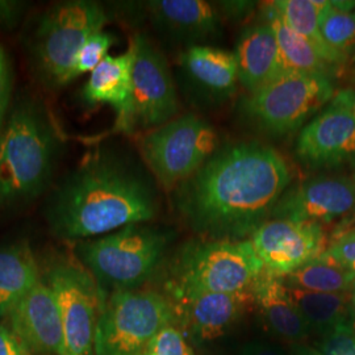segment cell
Masks as SVG:
<instances>
[{
    "instance_id": "cell-1",
    "label": "cell",
    "mask_w": 355,
    "mask_h": 355,
    "mask_svg": "<svg viewBox=\"0 0 355 355\" xmlns=\"http://www.w3.org/2000/svg\"><path fill=\"white\" fill-rule=\"evenodd\" d=\"M292 175L286 159L259 142L228 145L174 189V205L195 232L242 241L271 218Z\"/></svg>"
},
{
    "instance_id": "cell-2",
    "label": "cell",
    "mask_w": 355,
    "mask_h": 355,
    "mask_svg": "<svg viewBox=\"0 0 355 355\" xmlns=\"http://www.w3.org/2000/svg\"><path fill=\"white\" fill-rule=\"evenodd\" d=\"M159 207L152 178L124 153L96 148L51 191L45 218L61 240L101 237L146 224Z\"/></svg>"
},
{
    "instance_id": "cell-3",
    "label": "cell",
    "mask_w": 355,
    "mask_h": 355,
    "mask_svg": "<svg viewBox=\"0 0 355 355\" xmlns=\"http://www.w3.org/2000/svg\"><path fill=\"white\" fill-rule=\"evenodd\" d=\"M61 140L45 107L19 98L0 128V211L36 200L49 187Z\"/></svg>"
},
{
    "instance_id": "cell-4",
    "label": "cell",
    "mask_w": 355,
    "mask_h": 355,
    "mask_svg": "<svg viewBox=\"0 0 355 355\" xmlns=\"http://www.w3.org/2000/svg\"><path fill=\"white\" fill-rule=\"evenodd\" d=\"M170 240L168 233L133 224L76 245L78 261L89 270L104 295L133 291L152 278Z\"/></svg>"
},
{
    "instance_id": "cell-5",
    "label": "cell",
    "mask_w": 355,
    "mask_h": 355,
    "mask_svg": "<svg viewBox=\"0 0 355 355\" xmlns=\"http://www.w3.org/2000/svg\"><path fill=\"white\" fill-rule=\"evenodd\" d=\"M105 23L107 15L95 1L71 0L48 8L40 16L28 45L40 80L51 89L74 80L78 51Z\"/></svg>"
},
{
    "instance_id": "cell-6",
    "label": "cell",
    "mask_w": 355,
    "mask_h": 355,
    "mask_svg": "<svg viewBox=\"0 0 355 355\" xmlns=\"http://www.w3.org/2000/svg\"><path fill=\"white\" fill-rule=\"evenodd\" d=\"M265 266L250 240L190 242L178 253L170 296L183 293H234L252 290Z\"/></svg>"
},
{
    "instance_id": "cell-7",
    "label": "cell",
    "mask_w": 355,
    "mask_h": 355,
    "mask_svg": "<svg viewBox=\"0 0 355 355\" xmlns=\"http://www.w3.org/2000/svg\"><path fill=\"white\" fill-rule=\"evenodd\" d=\"M177 320L171 300L159 292H114L96 325L94 355H140L159 330Z\"/></svg>"
},
{
    "instance_id": "cell-8",
    "label": "cell",
    "mask_w": 355,
    "mask_h": 355,
    "mask_svg": "<svg viewBox=\"0 0 355 355\" xmlns=\"http://www.w3.org/2000/svg\"><path fill=\"white\" fill-rule=\"evenodd\" d=\"M334 83L328 74L288 71L241 103L242 114L272 136L299 129L312 114L333 101Z\"/></svg>"
},
{
    "instance_id": "cell-9",
    "label": "cell",
    "mask_w": 355,
    "mask_h": 355,
    "mask_svg": "<svg viewBox=\"0 0 355 355\" xmlns=\"http://www.w3.org/2000/svg\"><path fill=\"white\" fill-rule=\"evenodd\" d=\"M217 146L215 129L193 114L150 129L139 141L144 162L167 191L193 175L215 154Z\"/></svg>"
},
{
    "instance_id": "cell-10",
    "label": "cell",
    "mask_w": 355,
    "mask_h": 355,
    "mask_svg": "<svg viewBox=\"0 0 355 355\" xmlns=\"http://www.w3.org/2000/svg\"><path fill=\"white\" fill-rule=\"evenodd\" d=\"M41 278L58 306L64 336V355H94L96 325L105 304L98 282L78 258H55Z\"/></svg>"
},
{
    "instance_id": "cell-11",
    "label": "cell",
    "mask_w": 355,
    "mask_h": 355,
    "mask_svg": "<svg viewBox=\"0 0 355 355\" xmlns=\"http://www.w3.org/2000/svg\"><path fill=\"white\" fill-rule=\"evenodd\" d=\"M133 64V124L154 129L171 121L178 114L175 85L166 57L148 36L132 38Z\"/></svg>"
},
{
    "instance_id": "cell-12",
    "label": "cell",
    "mask_w": 355,
    "mask_h": 355,
    "mask_svg": "<svg viewBox=\"0 0 355 355\" xmlns=\"http://www.w3.org/2000/svg\"><path fill=\"white\" fill-rule=\"evenodd\" d=\"M250 241L265 270L279 278L316 259L328 249L322 225L311 221L271 218L254 232Z\"/></svg>"
},
{
    "instance_id": "cell-13",
    "label": "cell",
    "mask_w": 355,
    "mask_h": 355,
    "mask_svg": "<svg viewBox=\"0 0 355 355\" xmlns=\"http://www.w3.org/2000/svg\"><path fill=\"white\" fill-rule=\"evenodd\" d=\"M355 211L352 178L321 175L286 190L271 218L330 224ZM270 218V220H271Z\"/></svg>"
},
{
    "instance_id": "cell-14",
    "label": "cell",
    "mask_w": 355,
    "mask_h": 355,
    "mask_svg": "<svg viewBox=\"0 0 355 355\" xmlns=\"http://www.w3.org/2000/svg\"><path fill=\"white\" fill-rule=\"evenodd\" d=\"M296 154L305 165L330 168L355 159V117L343 104L329 107L305 125L296 141Z\"/></svg>"
},
{
    "instance_id": "cell-15",
    "label": "cell",
    "mask_w": 355,
    "mask_h": 355,
    "mask_svg": "<svg viewBox=\"0 0 355 355\" xmlns=\"http://www.w3.org/2000/svg\"><path fill=\"white\" fill-rule=\"evenodd\" d=\"M8 329L33 355H64L62 320L51 288L42 280L7 316Z\"/></svg>"
},
{
    "instance_id": "cell-16",
    "label": "cell",
    "mask_w": 355,
    "mask_h": 355,
    "mask_svg": "<svg viewBox=\"0 0 355 355\" xmlns=\"http://www.w3.org/2000/svg\"><path fill=\"white\" fill-rule=\"evenodd\" d=\"M190 334L198 341H214L223 337L236 321L253 305L252 290L234 293L199 292L168 297Z\"/></svg>"
},
{
    "instance_id": "cell-17",
    "label": "cell",
    "mask_w": 355,
    "mask_h": 355,
    "mask_svg": "<svg viewBox=\"0 0 355 355\" xmlns=\"http://www.w3.org/2000/svg\"><path fill=\"white\" fill-rule=\"evenodd\" d=\"M133 64L135 48L120 55H107L89 74L83 98L89 104H108L116 111V130L130 133L133 124Z\"/></svg>"
},
{
    "instance_id": "cell-18",
    "label": "cell",
    "mask_w": 355,
    "mask_h": 355,
    "mask_svg": "<svg viewBox=\"0 0 355 355\" xmlns=\"http://www.w3.org/2000/svg\"><path fill=\"white\" fill-rule=\"evenodd\" d=\"M145 8L155 29L178 41H204L220 31L218 13L204 0H152Z\"/></svg>"
},
{
    "instance_id": "cell-19",
    "label": "cell",
    "mask_w": 355,
    "mask_h": 355,
    "mask_svg": "<svg viewBox=\"0 0 355 355\" xmlns=\"http://www.w3.org/2000/svg\"><path fill=\"white\" fill-rule=\"evenodd\" d=\"M234 54L239 64V82L248 95L283 74L278 41L267 23L246 28Z\"/></svg>"
},
{
    "instance_id": "cell-20",
    "label": "cell",
    "mask_w": 355,
    "mask_h": 355,
    "mask_svg": "<svg viewBox=\"0 0 355 355\" xmlns=\"http://www.w3.org/2000/svg\"><path fill=\"white\" fill-rule=\"evenodd\" d=\"M179 62L191 85L204 95L212 99H225L236 92L239 64L234 53L192 45L179 55Z\"/></svg>"
},
{
    "instance_id": "cell-21",
    "label": "cell",
    "mask_w": 355,
    "mask_h": 355,
    "mask_svg": "<svg viewBox=\"0 0 355 355\" xmlns=\"http://www.w3.org/2000/svg\"><path fill=\"white\" fill-rule=\"evenodd\" d=\"M252 291L254 303L270 329L287 341L297 343L304 340L309 330L292 304L282 278L263 270L254 283Z\"/></svg>"
},
{
    "instance_id": "cell-22",
    "label": "cell",
    "mask_w": 355,
    "mask_h": 355,
    "mask_svg": "<svg viewBox=\"0 0 355 355\" xmlns=\"http://www.w3.org/2000/svg\"><path fill=\"white\" fill-rule=\"evenodd\" d=\"M40 280L41 270L28 242L0 248V318H7Z\"/></svg>"
},
{
    "instance_id": "cell-23",
    "label": "cell",
    "mask_w": 355,
    "mask_h": 355,
    "mask_svg": "<svg viewBox=\"0 0 355 355\" xmlns=\"http://www.w3.org/2000/svg\"><path fill=\"white\" fill-rule=\"evenodd\" d=\"M265 16L267 24L271 26L278 41L283 74L288 71H300L330 76L331 66L321 58L309 41L297 35L284 23L272 3L266 4Z\"/></svg>"
},
{
    "instance_id": "cell-24",
    "label": "cell",
    "mask_w": 355,
    "mask_h": 355,
    "mask_svg": "<svg viewBox=\"0 0 355 355\" xmlns=\"http://www.w3.org/2000/svg\"><path fill=\"white\" fill-rule=\"evenodd\" d=\"M288 296L308 330H316L321 334L333 329L338 324L349 321L352 292L325 293L311 292L287 287Z\"/></svg>"
},
{
    "instance_id": "cell-25",
    "label": "cell",
    "mask_w": 355,
    "mask_h": 355,
    "mask_svg": "<svg viewBox=\"0 0 355 355\" xmlns=\"http://www.w3.org/2000/svg\"><path fill=\"white\" fill-rule=\"evenodd\" d=\"M327 0H277L272 1L284 23L304 37L330 66L346 62L347 57L331 49L320 31V15Z\"/></svg>"
},
{
    "instance_id": "cell-26",
    "label": "cell",
    "mask_w": 355,
    "mask_h": 355,
    "mask_svg": "<svg viewBox=\"0 0 355 355\" xmlns=\"http://www.w3.org/2000/svg\"><path fill=\"white\" fill-rule=\"evenodd\" d=\"M286 287L303 291L343 293L352 292L355 275L331 262L324 254L282 278Z\"/></svg>"
},
{
    "instance_id": "cell-27",
    "label": "cell",
    "mask_w": 355,
    "mask_h": 355,
    "mask_svg": "<svg viewBox=\"0 0 355 355\" xmlns=\"http://www.w3.org/2000/svg\"><path fill=\"white\" fill-rule=\"evenodd\" d=\"M320 31L331 49L347 58L355 51V11L343 12L325 1L320 15Z\"/></svg>"
},
{
    "instance_id": "cell-28",
    "label": "cell",
    "mask_w": 355,
    "mask_h": 355,
    "mask_svg": "<svg viewBox=\"0 0 355 355\" xmlns=\"http://www.w3.org/2000/svg\"><path fill=\"white\" fill-rule=\"evenodd\" d=\"M114 36L104 31L91 35L76 54L73 67L74 79L86 73L91 74L108 55V51L114 45Z\"/></svg>"
},
{
    "instance_id": "cell-29",
    "label": "cell",
    "mask_w": 355,
    "mask_h": 355,
    "mask_svg": "<svg viewBox=\"0 0 355 355\" xmlns=\"http://www.w3.org/2000/svg\"><path fill=\"white\" fill-rule=\"evenodd\" d=\"M140 355H195L186 336L175 324L159 330Z\"/></svg>"
},
{
    "instance_id": "cell-30",
    "label": "cell",
    "mask_w": 355,
    "mask_h": 355,
    "mask_svg": "<svg viewBox=\"0 0 355 355\" xmlns=\"http://www.w3.org/2000/svg\"><path fill=\"white\" fill-rule=\"evenodd\" d=\"M316 352L320 355H355V331L350 322H341L322 334Z\"/></svg>"
},
{
    "instance_id": "cell-31",
    "label": "cell",
    "mask_w": 355,
    "mask_h": 355,
    "mask_svg": "<svg viewBox=\"0 0 355 355\" xmlns=\"http://www.w3.org/2000/svg\"><path fill=\"white\" fill-rule=\"evenodd\" d=\"M322 254L336 265L355 275V229L337 237Z\"/></svg>"
},
{
    "instance_id": "cell-32",
    "label": "cell",
    "mask_w": 355,
    "mask_h": 355,
    "mask_svg": "<svg viewBox=\"0 0 355 355\" xmlns=\"http://www.w3.org/2000/svg\"><path fill=\"white\" fill-rule=\"evenodd\" d=\"M12 82L11 64L7 53L0 45V128L3 127L12 105Z\"/></svg>"
},
{
    "instance_id": "cell-33",
    "label": "cell",
    "mask_w": 355,
    "mask_h": 355,
    "mask_svg": "<svg viewBox=\"0 0 355 355\" xmlns=\"http://www.w3.org/2000/svg\"><path fill=\"white\" fill-rule=\"evenodd\" d=\"M26 3L17 0H0V31H11L24 16Z\"/></svg>"
},
{
    "instance_id": "cell-34",
    "label": "cell",
    "mask_w": 355,
    "mask_h": 355,
    "mask_svg": "<svg viewBox=\"0 0 355 355\" xmlns=\"http://www.w3.org/2000/svg\"><path fill=\"white\" fill-rule=\"evenodd\" d=\"M0 355H33L11 330L0 325Z\"/></svg>"
},
{
    "instance_id": "cell-35",
    "label": "cell",
    "mask_w": 355,
    "mask_h": 355,
    "mask_svg": "<svg viewBox=\"0 0 355 355\" xmlns=\"http://www.w3.org/2000/svg\"><path fill=\"white\" fill-rule=\"evenodd\" d=\"M242 355H284L279 347L266 343H249L242 349Z\"/></svg>"
},
{
    "instance_id": "cell-36",
    "label": "cell",
    "mask_w": 355,
    "mask_h": 355,
    "mask_svg": "<svg viewBox=\"0 0 355 355\" xmlns=\"http://www.w3.org/2000/svg\"><path fill=\"white\" fill-rule=\"evenodd\" d=\"M223 8L228 16L242 17L254 7L253 1H224L221 3Z\"/></svg>"
},
{
    "instance_id": "cell-37",
    "label": "cell",
    "mask_w": 355,
    "mask_h": 355,
    "mask_svg": "<svg viewBox=\"0 0 355 355\" xmlns=\"http://www.w3.org/2000/svg\"><path fill=\"white\" fill-rule=\"evenodd\" d=\"M333 101L343 104V107L355 117V89H341L338 94H336Z\"/></svg>"
},
{
    "instance_id": "cell-38",
    "label": "cell",
    "mask_w": 355,
    "mask_h": 355,
    "mask_svg": "<svg viewBox=\"0 0 355 355\" xmlns=\"http://www.w3.org/2000/svg\"><path fill=\"white\" fill-rule=\"evenodd\" d=\"M292 355H318L316 350H312L309 347H304V346H295L292 349Z\"/></svg>"
},
{
    "instance_id": "cell-39",
    "label": "cell",
    "mask_w": 355,
    "mask_h": 355,
    "mask_svg": "<svg viewBox=\"0 0 355 355\" xmlns=\"http://www.w3.org/2000/svg\"><path fill=\"white\" fill-rule=\"evenodd\" d=\"M349 322L352 325V328L355 331V296L353 295V300H352V305H350V312H349Z\"/></svg>"
},
{
    "instance_id": "cell-40",
    "label": "cell",
    "mask_w": 355,
    "mask_h": 355,
    "mask_svg": "<svg viewBox=\"0 0 355 355\" xmlns=\"http://www.w3.org/2000/svg\"><path fill=\"white\" fill-rule=\"evenodd\" d=\"M352 180H353V183H354L355 186V159L352 162Z\"/></svg>"
},
{
    "instance_id": "cell-41",
    "label": "cell",
    "mask_w": 355,
    "mask_h": 355,
    "mask_svg": "<svg viewBox=\"0 0 355 355\" xmlns=\"http://www.w3.org/2000/svg\"><path fill=\"white\" fill-rule=\"evenodd\" d=\"M352 293H353V295L355 296V282L354 284H353V288H352Z\"/></svg>"
},
{
    "instance_id": "cell-42",
    "label": "cell",
    "mask_w": 355,
    "mask_h": 355,
    "mask_svg": "<svg viewBox=\"0 0 355 355\" xmlns=\"http://www.w3.org/2000/svg\"><path fill=\"white\" fill-rule=\"evenodd\" d=\"M318 355H320V354H318Z\"/></svg>"
}]
</instances>
